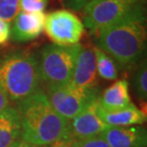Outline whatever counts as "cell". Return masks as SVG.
<instances>
[{
  "label": "cell",
  "mask_w": 147,
  "mask_h": 147,
  "mask_svg": "<svg viewBox=\"0 0 147 147\" xmlns=\"http://www.w3.org/2000/svg\"><path fill=\"white\" fill-rule=\"evenodd\" d=\"M19 13V0H0V18L11 22Z\"/></svg>",
  "instance_id": "cell-17"
},
{
  "label": "cell",
  "mask_w": 147,
  "mask_h": 147,
  "mask_svg": "<svg viewBox=\"0 0 147 147\" xmlns=\"http://www.w3.org/2000/svg\"><path fill=\"white\" fill-rule=\"evenodd\" d=\"M73 138H67V139L57 140V142H53L51 144H48L43 147H73Z\"/></svg>",
  "instance_id": "cell-23"
},
{
  "label": "cell",
  "mask_w": 147,
  "mask_h": 147,
  "mask_svg": "<svg viewBox=\"0 0 147 147\" xmlns=\"http://www.w3.org/2000/svg\"><path fill=\"white\" fill-rule=\"evenodd\" d=\"M37 57L32 52L14 51L0 58V85L10 101L17 103L39 89Z\"/></svg>",
  "instance_id": "cell-3"
},
{
  "label": "cell",
  "mask_w": 147,
  "mask_h": 147,
  "mask_svg": "<svg viewBox=\"0 0 147 147\" xmlns=\"http://www.w3.org/2000/svg\"><path fill=\"white\" fill-rule=\"evenodd\" d=\"M94 53H95L96 58V73H98L100 78L105 80H116L119 76V72H117V66L115 61L109 55L96 47L94 48Z\"/></svg>",
  "instance_id": "cell-15"
},
{
  "label": "cell",
  "mask_w": 147,
  "mask_h": 147,
  "mask_svg": "<svg viewBox=\"0 0 147 147\" xmlns=\"http://www.w3.org/2000/svg\"><path fill=\"white\" fill-rule=\"evenodd\" d=\"M71 82L78 87L92 89L96 84V68L94 48L81 47L76 57Z\"/></svg>",
  "instance_id": "cell-11"
},
{
  "label": "cell",
  "mask_w": 147,
  "mask_h": 147,
  "mask_svg": "<svg viewBox=\"0 0 147 147\" xmlns=\"http://www.w3.org/2000/svg\"><path fill=\"white\" fill-rule=\"evenodd\" d=\"M8 106H10V99H9L7 93L0 85V113L4 111Z\"/></svg>",
  "instance_id": "cell-22"
},
{
  "label": "cell",
  "mask_w": 147,
  "mask_h": 147,
  "mask_svg": "<svg viewBox=\"0 0 147 147\" xmlns=\"http://www.w3.org/2000/svg\"><path fill=\"white\" fill-rule=\"evenodd\" d=\"M11 38L10 23L0 18V46L5 45Z\"/></svg>",
  "instance_id": "cell-21"
},
{
  "label": "cell",
  "mask_w": 147,
  "mask_h": 147,
  "mask_svg": "<svg viewBox=\"0 0 147 147\" xmlns=\"http://www.w3.org/2000/svg\"><path fill=\"white\" fill-rule=\"evenodd\" d=\"M48 0H19V10L25 13H43Z\"/></svg>",
  "instance_id": "cell-18"
},
{
  "label": "cell",
  "mask_w": 147,
  "mask_h": 147,
  "mask_svg": "<svg viewBox=\"0 0 147 147\" xmlns=\"http://www.w3.org/2000/svg\"><path fill=\"white\" fill-rule=\"evenodd\" d=\"M143 5L145 0H93L81 10L83 25L96 34Z\"/></svg>",
  "instance_id": "cell-5"
},
{
  "label": "cell",
  "mask_w": 147,
  "mask_h": 147,
  "mask_svg": "<svg viewBox=\"0 0 147 147\" xmlns=\"http://www.w3.org/2000/svg\"><path fill=\"white\" fill-rule=\"evenodd\" d=\"M99 103V102H98ZM98 113L99 117L109 127H123L142 124L146 120V115L134 103L122 109L106 111L98 105Z\"/></svg>",
  "instance_id": "cell-12"
},
{
  "label": "cell",
  "mask_w": 147,
  "mask_h": 147,
  "mask_svg": "<svg viewBox=\"0 0 147 147\" xmlns=\"http://www.w3.org/2000/svg\"><path fill=\"white\" fill-rule=\"evenodd\" d=\"M73 147H109V145L100 136H96L82 140L74 139Z\"/></svg>",
  "instance_id": "cell-19"
},
{
  "label": "cell",
  "mask_w": 147,
  "mask_h": 147,
  "mask_svg": "<svg viewBox=\"0 0 147 147\" xmlns=\"http://www.w3.org/2000/svg\"><path fill=\"white\" fill-rule=\"evenodd\" d=\"M98 98L70 120V133L73 139L82 140L99 136L108 127L98 116Z\"/></svg>",
  "instance_id": "cell-8"
},
{
  "label": "cell",
  "mask_w": 147,
  "mask_h": 147,
  "mask_svg": "<svg viewBox=\"0 0 147 147\" xmlns=\"http://www.w3.org/2000/svg\"><path fill=\"white\" fill-rule=\"evenodd\" d=\"M132 85L137 96L142 100L147 98V65L146 60L140 61L132 78Z\"/></svg>",
  "instance_id": "cell-16"
},
{
  "label": "cell",
  "mask_w": 147,
  "mask_h": 147,
  "mask_svg": "<svg viewBox=\"0 0 147 147\" xmlns=\"http://www.w3.org/2000/svg\"><path fill=\"white\" fill-rule=\"evenodd\" d=\"M93 0H62V4L69 11H81V10L88 3L92 2Z\"/></svg>",
  "instance_id": "cell-20"
},
{
  "label": "cell",
  "mask_w": 147,
  "mask_h": 147,
  "mask_svg": "<svg viewBox=\"0 0 147 147\" xmlns=\"http://www.w3.org/2000/svg\"><path fill=\"white\" fill-rule=\"evenodd\" d=\"M81 47L79 43L71 46H44L37 57L40 81L44 82L46 87L61 86L71 81Z\"/></svg>",
  "instance_id": "cell-4"
},
{
  "label": "cell",
  "mask_w": 147,
  "mask_h": 147,
  "mask_svg": "<svg viewBox=\"0 0 147 147\" xmlns=\"http://www.w3.org/2000/svg\"><path fill=\"white\" fill-rule=\"evenodd\" d=\"M99 106L103 110L114 111L129 106L131 96L129 94V84L125 79H119L105 89L98 98Z\"/></svg>",
  "instance_id": "cell-13"
},
{
  "label": "cell",
  "mask_w": 147,
  "mask_h": 147,
  "mask_svg": "<svg viewBox=\"0 0 147 147\" xmlns=\"http://www.w3.org/2000/svg\"><path fill=\"white\" fill-rule=\"evenodd\" d=\"M16 108L21 121L20 138L24 142L43 147L57 140L72 138L70 121L55 111L40 88L17 102Z\"/></svg>",
  "instance_id": "cell-2"
},
{
  "label": "cell",
  "mask_w": 147,
  "mask_h": 147,
  "mask_svg": "<svg viewBox=\"0 0 147 147\" xmlns=\"http://www.w3.org/2000/svg\"><path fill=\"white\" fill-rule=\"evenodd\" d=\"M21 121L16 107L8 106L0 113V147H9L19 140Z\"/></svg>",
  "instance_id": "cell-14"
},
{
  "label": "cell",
  "mask_w": 147,
  "mask_h": 147,
  "mask_svg": "<svg viewBox=\"0 0 147 147\" xmlns=\"http://www.w3.org/2000/svg\"><path fill=\"white\" fill-rule=\"evenodd\" d=\"M44 30L54 44L71 46L78 44L84 33V25L69 10H58L45 16Z\"/></svg>",
  "instance_id": "cell-7"
},
{
  "label": "cell",
  "mask_w": 147,
  "mask_h": 147,
  "mask_svg": "<svg viewBox=\"0 0 147 147\" xmlns=\"http://www.w3.org/2000/svg\"><path fill=\"white\" fill-rule=\"evenodd\" d=\"M95 36L96 48L109 55L117 66L127 69L137 65L142 60L146 50L145 5Z\"/></svg>",
  "instance_id": "cell-1"
},
{
  "label": "cell",
  "mask_w": 147,
  "mask_h": 147,
  "mask_svg": "<svg viewBox=\"0 0 147 147\" xmlns=\"http://www.w3.org/2000/svg\"><path fill=\"white\" fill-rule=\"evenodd\" d=\"M45 94L55 111L69 121L99 96L96 88L78 87L71 81L61 86L46 87Z\"/></svg>",
  "instance_id": "cell-6"
},
{
  "label": "cell",
  "mask_w": 147,
  "mask_h": 147,
  "mask_svg": "<svg viewBox=\"0 0 147 147\" xmlns=\"http://www.w3.org/2000/svg\"><path fill=\"white\" fill-rule=\"evenodd\" d=\"M13 21L11 39L18 43L29 42L36 39L43 33L45 14L43 13L19 11Z\"/></svg>",
  "instance_id": "cell-9"
},
{
  "label": "cell",
  "mask_w": 147,
  "mask_h": 147,
  "mask_svg": "<svg viewBox=\"0 0 147 147\" xmlns=\"http://www.w3.org/2000/svg\"><path fill=\"white\" fill-rule=\"evenodd\" d=\"M9 147H37V146L30 144V143L26 142H24V140H16V142L13 143V144H11V146H9Z\"/></svg>",
  "instance_id": "cell-24"
},
{
  "label": "cell",
  "mask_w": 147,
  "mask_h": 147,
  "mask_svg": "<svg viewBox=\"0 0 147 147\" xmlns=\"http://www.w3.org/2000/svg\"><path fill=\"white\" fill-rule=\"evenodd\" d=\"M109 147H146L147 133L140 126L108 127L99 135Z\"/></svg>",
  "instance_id": "cell-10"
}]
</instances>
